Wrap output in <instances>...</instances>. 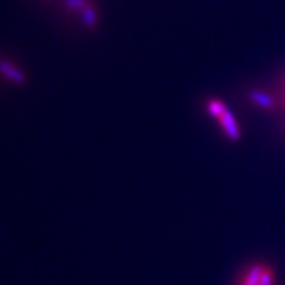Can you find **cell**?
Wrapping results in <instances>:
<instances>
[{"mask_svg": "<svg viewBox=\"0 0 285 285\" xmlns=\"http://www.w3.org/2000/svg\"><path fill=\"white\" fill-rule=\"evenodd\" d=\"M237 285H277L276 272L270 264L256 261L239 273Z\"/></svg>", "mask_w": 285, "mask_h": 285, "instance_id": "cell-1", "label": "cell"}, {"mask_svg": "<svg viewBox=\"0 0 285 285\" xmlns=\"http://www.w3.org/2000/svg\"><path fill=\"white\" fill-rule=\"evenodd\" d=\"M0 74L9 82L15 83L17 86H23L27 83V77L22 69H19L16 65H13L9 61L0 58Z\"/></svg>", "mask_w": 285, "mask_h": 285, "instance_id": "cell-2", "label": "cell"}, {"mask_svg": "<svg viewBox=\"0 0 285 285\" xmlns=\"http://www.w3.org/2000/svg\"><path fill=\"white\" fill-rule=\"evenodd\" d=\"M218 121H219V124H221V127L223 128V132H225V135L228 137V139L233 140V141H237V140L240 139L239 126H238L237 120H235L234 115L228 111V110L218 119Z\"/></svg>", "mask_w": 285, "mask_h": 285, "instance_id": "cell-3", "label": "cell"}, {"mask_svg": "<svg viewBox=\"0 0 285 285\" xmlns=\"http://www.w3.org/2000/svg\"><path fill=\"white\" fill-rule=\"evenodd\" d=\"M79 17H81V22L83 23L87 29H95L99 22V16H98V11L94 7L93 2H90L88 4H86L81 11L78 12Z\"/></svg>", "mask_w": 285, "mask_h": 285, "instance_id": "cell-4", "label": "cell"}, {"mask_svg": "<svg viewBox=\"0 0 285 285\" xmlns=\"http://www.w3.org/2000/svg\"><path fill=\"white\" fill-rule=\"evenodd\" d=\"M206 107L210 115H211L212 118H216L217 120L227 111V107H226L225 103L219 99H210L209 102H207Z\"/></svg>", "mask_w": 285, "mask_h": 285, "instance_id": "cell-5", "label": "cell"}, {"mask_svg": "<svg viewBox=\"0 0 285 285\" xmlns=\"http://www.w3.org/2000/svg\"><path fill=\"white\" fill-rule=\"evenodd\" d=\"M91 0H64V4H65V8L67 9V11H76V12H79L81 9L83 8V7L86 6V4L90 3Z\"/></svg>", "mask_w": 285, "mask_h": 285, "instance_id": "cell-6", "label": "cell"}, {"mask_svg": "<svg viewBox=\"0 0 285 285\" xmlns=\"http://www.w3.org/2000/svg\"><path fill=\"white\" fill-rule=\"evenodd\" d=\"M252 100L255 102L256 104H259L260 107H270L271 106V102L270 99H268V97L265 94H259V93H252L251 94Z\"/></svg>", "mask_w": 285, "mask_h": 285, "instance_id": "cell-7", "label": "cell"}]
</instances>
